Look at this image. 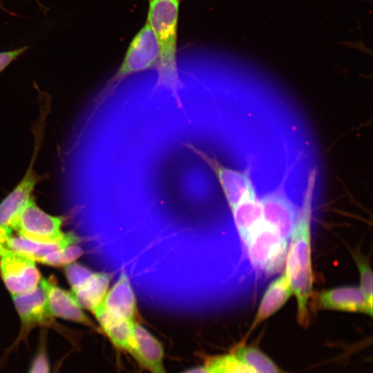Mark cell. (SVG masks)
I'll return each mask as SVG.
<instances>
[{"label": "cell", "instance_id": "obj_17", "mask_svg": "<svg viewBox=\"0 0 373 373\" xmlns=\"http://www.w3.org/2000/svg\"><path fill=\"white\" fill-rule=\"evenodd\" d=\"M292 294L289 279L285 272L273 281L265 291L251 327L254 328L274 314L287 303Z\"/></svg>", "mask_w": 373, "mask_h": 373}, {"label": "cell", "instance_id": "obj_7", "mask_svg": "<svg viewBox=\"0 0 373 373\" xmlns=\"http://www.w3.org/2000/svg\"><path fill=\"white\" fill-rule=\"evenodd\" d=\"M0 273L12 296L32 290L41 280L35 260L10 249L0 256Z\"/></svg>", "mask_w": 373, "mask_h": 373}, {"label": "cell", "instance_id": "obj_3", "mask_svg": "<svg viewBox=\"0 0 373 373\" xmlns=\"http://www.w3.org/2000/svg\"><path fill=\"white\" fill-rule=\"evenodd\" d=\"M242 245L251 268L257 274L269 277L284 268L288 240L265 222Z\"/></svg>", "mask_w": 373, "mask_h": 373}, {"label": "cell", "instance_id": "obj_12", "mask_svg": "<svg viewBox=\"0 0 373 373\" xmlns=\"http://www.w3.org/2000/svg\"><path fill=\"white\" fill-rule=\"evenodd\" d=\"M316 305L321 309L372 315V305L367 302L360 287L356 286H345L324 290L318 294Z\"/></svg>", "mask_w": 373, "mask_h": 373}, {"label": "cell", "instance_id": "obj_2", "mask_svg": "<svg viewBox=\"0 0 373 373\" xmlns=\"http://www.w3.org/2000/svg\"><path fill=\"white\" fill-rule=\"evenodd\" d=\"M178 11V0H151L147 23L156 37L160 48L156 67L157 80L154 90L160 87L166 88L181 108L182 84L176 58Z\"/></svg>", "mask_w": 373, "mask_h": 373}, {"label": "cell", "instance_id": "obj_18", "mask_svg": "<svg viewBox=\"0 0 373 373\" xmlns=\"http://www.w3.org/2000/svg\"><path fill=\"white\" fill-rule=\"evenodd\" d=\"M79 241V238L71 232L66 233L62 240L53 242L35 241L19 236H10L6 242V247L8 249L19 252L35 261L39 262L46 255L62 247L78 244Z\"/></svg>", "mask_w": 373, "mask_h": 373}, {"label": "cell", "instance_id": "obj_5", "mask_svg": "<svg viewBox=\"0 0 373 373\" xmlns=\"http://www.w3.org/2000/svg\"><path fill=\"white\" fill-rule=\"evenodd\" d=\"M44 121L35 131V144L30 164L23 178L14 189L0 202V231L11 236L12 227L18 216L32 197L37 184L46 175L38 174L34 169V164L38 155L44 129Z\"/></svg>", "mask_w": 373, "mask_h": 373}, {"label": "cell", "instance_id": "obj_27", "mask_svg": "<svg viewBox=\"0 0 373 373\" xmlns=\"http://www.w3.org/2000/svg\"><path fill=\"white\" fill-rule=\"evenodd\" d=\"M10 236L0 231V256L8 250L6 242Z\"/></svg>", "mask_w": 373, "mask_h": 373}, {"label": "cell", "instance_id": "obj_14", "mask_svg": "<svg viewBox=\"0 0 373 373\" xmlns=\"http://www.w3.org/2000/svg\"><path fill=\"white\" fill-rule=\"evenodd\" d=\"M102 304L113 316L133 321L136 312L135 297L126 272L120 274L117 281L107 291Z\"/></svg>", "mask_w": 373, "mask_h": 373}, {"label": "cell", "instance_id": "obj_15", "mask_svg": "<svg viewBox=\"0 0 373 373\" xmlns=\"http://www.w3.org/2000/svg\"><path fill=\"white\" fill-rule=\"evenodd\" d=\"M234 225L242 244L263 223L260 198L254 189L231 211Z\"/></svg>", "mask_w": 373, "mask_h": 373}, {"label": "cell", "instance_id": "obj_28", "mask_svg": "<svg viewBox=\"0 0 373 373\" xmlns=\"http://www.w3.org/2000/svg\"><path fill=\"white\" fill-rule=\"evenodd\" d=\"M182 373H209V372L206 367L204 365V366L197 367L188 370Z\"/></svg>", "mask_w": 373, "mask_h": 373}, {"label": "cell", "instance_id": "obj_4", "mask_svg": "<svg viewBox=\"0 0 373 373\" xmlns=\"http://www.w3.org/2000/svg\"><path fill=\"white\" fill-rule=\"evenodd\" d=\"M160 48L156 37L146 23L132 40L120 67L104 89V97L115 91L128 76L157 67Z\"/></svg>", "mask_w": 373, "mask_h": 373}, {"label": "cell", "instance_id": "obj_22", "mask_svg": "<svg viewBox=\"0 0 373 373\" xmlns=\"http://www.w3.org/2000/svg\"><path fill=\"white\" fill-rule=\"evenodd\" d=\"M82 254L83 250L77 244L70 245L46 255L39 262L50 266H66Z\"/></svg>", "mask_w": 373, "mask_h": 373}, {"label": "cell", "instance_id": "obj_20", "mask_svg": "<svg viewBox=\"0 0 373 373\" xmlns=\"http://www.w3.org/2000/svg\"><path fill=\"white\" fill-rule=\"evenodd\" d=\"M233 353L250 367L254 373H281L274 362L258 348L241 345L236 348Z\"/></svg>", "mask_w": 373, "mask_h": 373}, {"label": "cell", "instance_id": "obj_24", "mask_svg": "<svg viewBox=\"0 0 373 373\" xmlns=\"http://www.w3.org/2000/svg\"><path fill=\"white\" fill-rule=\"evenodd\" d=\"M94 272L88 267L76 262L68 264L65 267V274L74 291L83 285Z\"/></svg>", "mask_w": 373, "mask_h": 373}, {"label": "cell", "instance_id": "obj_25", "mask_svg": "<svg viewBox=\"0 0 373 373\" xmlns=\"http://www.w3.org/2000/svg\"><path fill=\"white\" fill-rule=\"evenodd\" d=\"M50 363L46 348L41 345L34 357L28 373H50Z\"/></svg>", "mask_w": 373, "mask_h": 373}, {"label": "cell", "instance_id": "obj_19", "mask_svg": "<svg viewBox=\"0 0 373 373\" xmlns=\"http://www.w3.org/2000/svg\"><path fill=\"white\" fill-rule=\"evenodd\" d=\"M110 276L104 272H94L79 289L72 291L79 305L93 312L103 302L108 291Z\"/></svg>", "mask_w": 373, "mask_h": 373}, {"label": "cell", "instance_id": "obj_26", "mask_svg": "<svg viewBox=\"0 0 373 373\" xmlns=\"http://www.w3.org/2000/svg\"><path fill=\"white\" fill-rule=\"evenodd\" d=\"M28 46L15 50L0 52V73L3 72L13 61L26 52Z\"/></svg>", "mask_w": 373, "mask_h": 373}, {"label": "cell", "instance_id": "obj_23", "mask_svg": "<svg viewBox=\"0 0 373 373\" xmlns=\"http://www.w3.org/2000/svg\"><path fill=\"white\" fill-rule=\"evenodd\" d=\"M354 259L360 275V289L367 302L372 305V270L367 260L363 256L354 254Z\"/></svg>", "mask_w": 373, "mask_h": 373}, {"label": "cell", "instance_id": "obj_21", "mask_svg": "<svg viewBox=\"0 0 373 373\" xmlns=\"http://www.w3.org/2000/svg\"><path fill=\"white\" fill-rule=\"evenodd\" d=\"M204 365L209 373H254L233 353L213 356Z\"/></svg>", "mask_w": 373, "mask_h": 373}, {"label": "cell", "instance_id": "obj_11", "mask_svg": "<svg viewBox=\"0 0 373 373\" xmlns=\"http://www.w3.org/2000/svg\"><path fill=\"white\" fill-rule=\"evenodd\" d=\"M48 307L52 316L95 328L93 322L85 314L72 292L57 286L52 280L42 278Z\"/></svg>", "mask_w": 373, "mask_h": 373}, {"label": "cell", "instance_id": "obj_1", "mask_svg": "<svg viewBox=\"0 0 373 373\" xmlns=\"http://www.w3.org/2000/svg\"><path fill=\"white\" fill-rule=\"evenodd\" d=\"M316 173L309 177L302 206L290 236L285 262L293 294L297 301V318L302 325L309 321V303L312 296L314 276L312 265V217Z\"/></svg>", "mask_w": 373, "mask_h": 373}, {"label": "cell", "instance_id": "obj_16", "mask_svg": "<svg viewBox=\"0 0 373 373\" xmlns=\"http://www.w3.org/2000/svg\"><path fill=\"white\" fill-rule=\"evenodd\" d=\"M93 314L95 316L102 332L117 348L131 352L133 340V321L117 318L111 315L102 304Z\"/></svg>", "mask_w": 373, "mask_h": 373}, {"label": "cell", "instance_id": "obj_13", "mask_svg": "<svg viewBox=\"0 0 373 373\" xmlns=\"http://www.w3.org/2000/svg\"><path fill=\"white\" fill-rule=\"evenodd\" d=\"M130 354L151 373H166L162 344L143 326L135 322L133 345Z\"/></svg>", "mask_w": 373, "mask_h": 373}, {"label": "cell", "instance_id": "obj_9", "mask_svg": "<svg viewBox=\"0 0 373 373\" xmlns=\"http://www.w3.org/2000/svg\"><path fill=\"white\" fill-rule=\"evenodd\" d=\"M12 300L21 321L18 341L25 339L29 332L37 326H53L44 289L40 284L26 293L12 295Z\"/></svg>", "mask_w": 373, "mask_h": 373}, {"label": "cell", "instance_id": "obj_8", "mask_svg": "<svg viewBox=\"0 0 373 373\" xmlns=\"http://www.w3.org/2000/svg\"><path fill=\"white\" fill-rule=\"evenodd\" d=\"M184 146L204 161L217 177L231 211L255 189L249 175L223 166L214 156L191 143Z\"/></svg>", "mask_w": 373, "mask_h": 373}, {"label": "cell", "instance_id": "obj_10", "mask_svg": "<svg viewBox=\"0 0 373 373\" xmlns=\"http://www.w3.org/2000/svg\"><path fill=\"white\" fill-rule=\"evenodd\" d=\"M264 222L275 229L278 233L289 240L298 211L284 188H277L260 198Z\"/></svg>", "mask_w": 373, "mask_h": 373}, {"label": "cell", "instance_id": "obj_6", "mask_svg": "<svg viewBox=\"0 0 373 373\" xmlns=\"http://www.w3.org/2000/svg\"><path fill=\"white\" fill-rule=\"evenodd\" d=\"M64 220L62 216L44 212L32 196L18 216L12 230L17 231L19 236L35 241H58L66 235L61 230Z\"/></svg>", "mask_w": 373, "mask_h": 373}]
</instances>
